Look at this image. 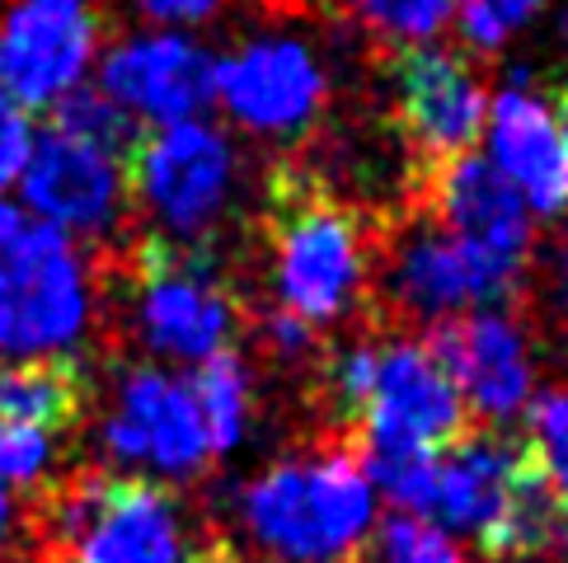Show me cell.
<instances>
[{"label":"cell","instance_id":"cell-14","mask_svg":"<svg viewBox=\"0 0 568 563\" xmlns=\"http://www.w3.org/2000/svg\"><path fill=\"white\" fill-rule=\"evenodd\" d=\"M216 94L240 123L263 136H287L324 109V71L296 38H254L216 62Z\"/></svg>","mask_w":568,"mask_h":563},{"label":"cell","instance_id":"cell-31","mask_svg":"<svg viewBox=\"0 0 568 563\" xmlns=\"http://www.w3.org/2000/svg\"><path fill=\"white\" fill-rule=\"evenodd\" d=\"M559 104H564V151H568V85H564V94H559Z\"/></svg>","mask_w":568,"mask_h":563},{"label":"cell","instance_id":"cell-22","mask_svg":"<svg viewBox=\"0 0 568 563\" xmlns=\"http://www.w3.org/2000/svg\"><path fill=\"white\" fill-rule=\"evenodd\" d=\"M343 10L376 33L433 38L446 19H452V0H343Z\"/></svg>","mask_w":568,"mask_h":563},{"label":"cell","instance_id":"cell-28","mask_svg":"<svg viewBox=\"0 0 568 563\" xmlns=\"http://www.w3.org/2000/svg\"><path fill=\"white\" fill-rule=\"evenodd\" d=\"M136 14H146L151 24H202L212 19L226 0H132Z\"/></svg>","mask_w":568,"mask_h":563},{"label":"cell","instance_id":"cell-1","mask_svg":"<svg viewBox=\"0 0 568 563\" xmlns=\"http://www.w3.org/2000/svg\"><path fill=\"white\" fill-rule=\"evenodd\" d=\"M273 277L282 306L301 325H329L353 306L367 287V268L376 258L381 231L367 216L296 165H277L268 174V207H263Z\"/></svg>","mask_w":568,"mask_h":563},{"label":"cell","instance_id":"cell-32","mask_svg":"<svg viewBox=\"0 0 568 563\" xmlns=\"http://www.w3.org/2000/svg\"><path fill=\"white\" fill-rule=\"evenodd\" d=\"M564 296H568V254H564Z\"/></svg>","mask_w":568,"mask_h":563},{"label":"cell","instance_id":"cell-9","mask_svg":"<svg viewBox=\"0 0 568 563\" xmlns=\"http://www.w3.org/2000/svg\"><path fill=\"white\" fill-rule=\"evenodd\" d=\"M99 48L90 0H10L0 14V90L19 109H52L80 90Z\"/></svg>","mask_w":568,"mask_h":563},{"label":"cell","instance_id":"cell-21","mask_svg":"<svg viewBox=\"0 0 568 563\" xmlns=\"http://www.w3.org/2000/svg\"><path fill=\"white\" fill-rule=\"evenodd\" d=\"M48 113H52V132H62L71 141H85V146L123 160V165L132 160L136 141H141L136 117L118 109L104 90H85V85H80L67 99H57Z\"/></svg>","mask_w":568,"mask_h":563},{"label":"cell","instance_id":"cell-29","mask_svg":"<svg viewBox=\"0 0 568 563\" xmlns=\"http://www.w3.org/2000/svg\"><path fill=\"white\" fill-rule=\"evenodd\" d=\"M184 563H245V559H240V554L226 545V540H212V545H202V550L189 554Z\"/></svg>","mask_w":568,"mask_h":563},{"label":"cell","instance_id":"cell-25","mask_svg":"<svg viewBox=\"0 0 568 563\" xmlns=\"http://www.w3.org/2000/svg\"><path fill=\"white\" fill-rule=\"evenodd\" d=\"M57 437L19 422H0V484L6 489H33L52 470Z\"/></svg>","mask_w":568,"mask_h":563},{"label":"cell","instance_id":"cell-15","mask_svg":"<svg viewBox=\"0 0 568 563\" xmlns=\"http://www.w3.org/2000/svg\"><path fill=\"white\" fill-rule=\"evenodd\" d=\"M99 90L151 123H193L216 94V62L179 33H141L104 57Z\"/></svg>","mask_w":568,"mask_h":563},{"label":"cell","instance_id":"cell-17","mask_svg":"<svg viewBox=\"0 0 568 563\" xmlns=\"http://www.w3.org/2000/svg\"><path fill=\"white\" fill-rule=\"evenodd\" d=\"M494 160H498V174L521 193V203H531L536 212L555 216L568 207V151H564V136L555 127V113L550 104L526 90L513 85L494 99Z\"/></svg>","mask_w":568,"mask_h":563},{"label":"cell","instance_id":"cell-27","mask_svg":"<svg viewBox=\"0 0 568 563\" xmlns=\"http://www.w3.org/2000/svg\"><path fill=\"white\" fill-rule=\"evenodd\" d=\"M29 151H33V117L0 90V193L19 184V174L29 165Z\"/></svg>","mask_w":568,"mask_h":563},{"label":"cell","instance_id":"cell-4","mask_svg":"<svg viewBox=\"0 0 568 563\" xmlns=\"http://www.w3.org/2000/svg\"><path fill=\"white\" fill-rule=\"evenodd\" d=\"M90 296L71 239L0 203V357H71L90 329Z\"/></svg>","mask_w":568,"mask_h":563},{"label":"cell","instance_id":"cell-23","mask_svg":"<svg viewBox=\"0 0 568 563\" xmlns=\"http://www.w3.org/2000/svg\"><path fill=\"white\" fill-rule=\"evenodd\" d=\"M526 447L536 451L545 479L568 502V390H550L531 405V437Z\"/></svg>","mask_w":568,"mask_h":563},{"label":"cell","instance_id":"cell-10","mask_svg":"<svg viewBox=\"0 0 568 563\" xmlns=\"http://www.w3.org/2000/svg\"><path fill=\"white\" fill-rule=\"evenodd\" d=\"M395 113L404 146L414 155V178L470 155L489 113L479 75L452 52L404 48L395 62Z\"/></svg>","mask_w":568,"mask_h":563},{"label":"cell","instance_id":"cell-7","mask_svg":"<svg viewBox=\"0 0 568 563\" xmlns=\"http://www.w3.org/2000/svg\"><path fill=\"white\" fill-rule=\"evenodd\" d=\"M231 146L207 123H165L141 132L128 160V188L165 221V239L197 245L216 226L231 188Z\"/></svg>","mask_w":568,"mask_h":563},{"label":"cell","instance_id":"cell-3","mask_svg":"<svg viewBox=\"0 0 568 563\" xmlns=\"http://www.w3.org/2000/svg\"><path fill=\"white\" fill-rule=\"evenodd\" d=\"M33 521L52 563H184L179 502L151 479L71 474L48 484Z\"/></svg>","mask_w":568,"mask_h":563},{"label":"cell","instance_id":"cell-18","mask_svg":"<svg viewBox=\"0 0 568 563\" xmlns=\"http://www.w3.org/2000/svg\"><path fill=\"white\" fill-rule=\"evenodd\" d=\"M521 460V441L494 437L489 428H470L460 441H452L446 451H437L433 465V516L446 531H465L484 540L494 531V521L507 502Z\"/></svg>","mask_w":568,"mask_h":563},{"label":"cell","instance_id":"cell-24","mask_svg":"<svg viewBox=\"0 0 568 563\" xmlns=\"http://www.w3.org/2000/svg\"><path fill=\"white\" fill-rule=\"evenodd\" d=\"M540 6L545 0H452L460 33L484 52L503 48L526 19L540 14Z\"/></svg>","mask_w":568,"mask_h":563},{"label":"cell","instance_id":"cell-19","mask_svg":"<svg viewBox=\"0 0 568 563\" xmlns=\"http://www.w3.org/2000/svg\"><path fill=\"white\" fill-rule=\"evenodd\" d=\"M85 371L75 357H0V422L71 432L85 413Z\"/></svg>","mask_w":568,"mask_h":563},{"label":"cell","instance_id":"cell-26","mask_svg":"<svg viewBox=\"0 0 568 563\" xmlns=\"http://www.w3.org/2000/svg\"><path fill=\"white\" fill-rule=\"evenodd\" d=\"M376 554H381V563H460L452 540H446L437 526H428V521H414V516L385 521Z\"/></svg>","mask_w":568,"mask_h":563},{"label":"cell","instance_id":"cell-13","mask_svg":"<svg viewBox=\"0 0 568 563\" xmlns=\"http://www.w3.org/2000/svg\"><path fill=\"white\" fill-rule=\"evenodd\" d=\"M376 258H381L385 315L399 319V325L433 329L437 319H452L465 306H475V300L489 306V291H484V277L475 273V264L428 216H414V231L404 235L381 231Z\"/></svg>","mask_w":568,"mask_h":563},{"label":"cell","instance_id":"cell-20","mask_svg":"<svg viewBox=\"0 0 568 563\" xmlns=\"http://www.w3.org/2000/svg\"><path fill=\"white\" fill-rule=\"evenodd\" d=\"M189 390L197 399L212 455L231 451L235 441L245 437V422H250V371H245V361H240L231 348L212 352L197 367V376L189 380Z\"/></svg>","mask_w":568,"mask_h":563},{"label":"cell","instance_id":"cell-8","mask_svg":"<svg viewBox=\"0 0 568 563\" xmlns=\"http://www.w3.org/2000/svg\"><path fill=\"white\" fill-rule=\"evenodd\" d=\"M470 405L442 376L437 361L414 344H381L372 367V390L362 405L353 451H446L470 432Z\"/></svg>","mask_w":568,"mask_h":563},{"label":"cell","instance_id":"cell-30","mask_svg":"<svg viewBox=\"0 0 568 563\" xmlns=\"http://www.w3.org/2000/svg\"><path fill=\"white\" fill-rule=\"evenodd\" d=\"M14 531V498H10V489L0 484V540H6Z\"/></svg>","mask_w":568,"mask_h":563},{"label":"cell","instance_id":"cell-16","mask_svg":"<svg viewBox=\"0 0 568 563\" xmlns=\"http://www.w3.org/2000/svg\"><path fill=\"white\" fill-rule=\"evenodd\" d=\"M423 352L484 418H513L531 395V357L513 319H503L498 310L437 319Z\"/></svg>","mask_w":568,"mask_h":563},{"label":"cell","instance_id":"cell-11","mask_svg":"<svg viewBox=\"0 0 568 563\" xmlns=\"http://www.w3.org/2000/svg\"><path fill=\"white\" fill-rule=\"evenodd\" d=\"M104 447L118 460L151 465L174 479L202 474L212 460L207 428H202L189 380L155 371V367H136L123 376L113 413L104 422Z\"/></svg>","mask_w":568,"mask_h":563},{"label":"cell","instance_id":"cell-2","mask_svg":"<svg viewBox=\"0 0 568 563\" xmlns=\"http://www.w3.org/2000/svg\"><path fill=\"white\" fill-rule=\"evenodd\" d=\"M245 526L273 563H357L372 526V484L348 441L282 460L245 489Z\"/></svg>","mask_w":568,"mask_h":563},{"label":"cell","instance_id":"cell-6","mask_svg":"<svg viewBox=\"0 0 568 563\" xmlns=\"http://www.w3.org/2000/svg\"><path fill=\"white\" fill-rule=\"evenodd\" d=\"M414 212L437 226L465 249L489 291V306L513 300L526 254H531V207L521 193L479 155L446 160L442 170L409 178Z\"/></svg>","mask_w":568,"mask_h":563},{"label":"cell","instance_id":"cell-5","mask_svg":"<svg viewBox=\"0 0 568 563\" xmlns=\"http://www.w3.org/2000/svg\"><path fill=\"white\" fill-rule=\"evenodd\" d=\"M128 273L132 319L151 352L174 361H207L212 352H226V338L235 334V300L207 249L151 235L128 258Z\"/></svg>","mask_w":568,"mask_h":563},{"label":"cell","instance_id":"cell-12","mask_svg":"<svg viewBox=\"0 0 568 563\" xmlns=\"http://www.w3.org/2000/svg\"><path fill=\"white\" fill-rule=\"evenodd\" d=\"M24 203L52 231L71 235H104L128 212V165L104 151L71 141L62 132L33 136L29 165L19 174Z\"/></svg>","mask_w":568,"mask_h":563}]
</instances>
